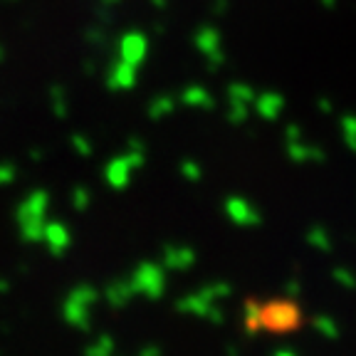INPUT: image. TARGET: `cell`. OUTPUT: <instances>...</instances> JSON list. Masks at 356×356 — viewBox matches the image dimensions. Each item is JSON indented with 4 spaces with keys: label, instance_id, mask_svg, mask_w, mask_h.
Here are the masks:
<instances>
[{
    "label": "cell",
    "instance_id": "obj_1",
    "mask_svg": "<svg viewBox=\"0 0 356 356\" xmlns=\"http://www.w3.org/2000/svg\"><path fill=\"white\" fill-rule=\"evenodd\" d=\"M47 206H50V198H47L44 191H35V193H30L20 203V208H17V222H20V235L25 243L42 240Z\"/></svg>",
    "mask_w": 356,
    "mask_h": 356
},
{
    "label": "cell",
    "instance_id": "obj_2",
    "mask_svg": "<svg viewBox=\"0 0 356 356\" xmlns=\"http://www.w3.org/2000/svg\"><path fill=\"white\" fill-rule=\"evenodd\" d=\"M97 302H99V292H97V289H92L89 284H79L72 295L65 300L62 314H65V319L72 324V327L87 332V329H89V317H92V305H97Z\"/></svg>",
    "mask_w": 356,
    "mask_h": 356
},
{
    "label": "cell",
    "instance_id": "obj_3",
    "mask_svg": "<svg viewBox=\"0 0 356 356\" xmlns=\"http://www.w3.org/2000/svg\"><path fill=\"white\" fill-rule=\"evenodd\" d=\"M131 287L136 295H144L146 300H161L166 289V277L163 270L156 262H141L131 275Z\"/></svg>",
    "mask_w": 356,
    "mask_h": 356
},
{
    "label": "cell",
    "instance_id": "obj_4",
    "mask_svg": "<svg viewBox=\"0 0 356 356\" xmlns=\"http://www.w3.org/2000/svg\"><path fill=\"white\" fill-rule=\"evenodd\" d=\"M178 312H184V314H191V317H200V319H211L216 324H222V312L216 309L211 297L200 289L195 295H188L176 305Z\"/></svg>",
    "mask_w": 356,
    "mask_h": 356
},
{
    "label": "cell",
    "instance_id": "obj_5",
    "mask_svg": "<svg viewBox=\"0 0 356 356\" xmlns=\"http://www.w3.org/2000/svg\"><path fill=\"white\" fill-rule=\"evenodd\" d=\"M42 240H44V245H47V250H50L55 257H62L67 252V248L72 245V235H70L67 225L65 222H57V220L44 222Z\"/></svg>",
    "mask_w": 356,
    "mask_h": 356
},
{
    "label": "cell",
    "instance_id": "obj_6",
    "mask_svg": "<svg viewBox=\"0 0 356 356\" xmlns=\"http://www.w3.org/2000/svg\"><path fill=\"white\" fill-rule=\"evenodd\" d=\"M225 213H228V218L235 225H243V228H250V225H257V222L262 220L260 213H257L245 198H240V195H230V198L225 200Z\"/></svg>",
    "mask_w": 356,
    "mask_h": 356
},
{
    "label": "cell",
    "instance_id": "obj_7",
    "mask_svg": "<svg viewBox=\"0 0 356 356\" xmlns=\"http://www.w3.org/2000/svg\"><path fill=\"white\" fill-rule=\"evenodd\" d=\"M131 171L134 166L129 163L127 156H117V159H111L109 166H106V181L114 191H124L131 181Z\"/></svg>",
    "mask_w": 356,
    "mask_h": 356
},
{
    "label": "cell",
    "instance_id": "obj_8",
    "mask_svg": "<svg viewBox=\"0 0 356 356\" xmlns=\"http://www.w3.org/2000/svg\"><path fill=\"white\" fill-rule=\"evenodd\" d=\"M163 265L168 267V270H188V267H193L195 262V252L191 250V248H178V245H168V248H163Z\"/></svg>",
    "mask_w": 356,
    "mask_h": 356
},
{
    "label": "cell",
    "instance_id": "obj_9",
    "mask_svg": "<svg viewBox=\"0 0 356 356\" xmlns=\"http://www.w3.org/2000/svg\"><path fill=\"white\" fill-rule=\"evenodd\" d=\"M287 154L292 161L305 163V161H324V151L314 149V146L305 144L300 136H289L287 139Z\"/></svg>",
    "mask_w": 356,
    "mask_h": 356
},
{
    "label": "cell",
    "instance_id": "obj_10",
    "mask_svg": "<svg viewBox=\"0 0 356 356\" xmlns=\"http://www.w3.org/2000/svg\"><path fill=\"white\" fill-rule=\"evenodd\" d=\"M131 297H136V292H134V287H131V282H129V280L111 282L109 287L104 289V300L109 302L114 309H119V307H127L129 302H131Z\"/></svg>",
    "mask_w": 356,
    "mask_h": 356
},
{
    "label": "cell",
    "instance_id": "obj_11",
    "mask_svg": "<svg viewBox=\"0 0 356 356\" xmlns=\"http://www.w3.org/2000/svg\"><path fill=\"white\" fill-rule=\"evenodd\" d=\"M255 109L260 117H265L267 122H273V119H277L280 111H282V97H277V95L260 97V99L255 102Z\"/></svg>",
    "mask_w": 356,
    "mask_h": 356
},
{
    "label": "cell",
    "instance_id": "obj_12",
    "mask_svg": "<svg viewBox=\"0 0 356 356\" xmlns=\"http://www.w3.org/2000/svg\"><path fill=\"white\" fill-rule=\"evenodd\" d=\"M114 349H117L114 339H111L109 334H102L95 344L84 349V356H114Z\"/></svg>",
    "mask_w": 356,
    "mask_h": 356
},
{
    "label": "cell",
    "instance_id": "obj_13",
    "mask_svg": "<svg viewBox=\"0 0 356 356\" xmlns=\"http://www.w3.org/2000/svg\"><path fill=\"white\" fill-rule=\"evenodd\" d=\"M124 57H127L129 65H136L144 57V40L141 38H129L124 42Z\"/></svg>",
    "mask_w": 356,
    "mask_h": 356
},
{
    "label": "cell",
    "instance_id": "obj_14",
    "mask_svg": "<svg viewBox=\"0 0 356 356\" xmlns=\"http://www.w3.org/2000/svg\"><path fill=\"white\" fill-rule=\"evenodd\" d=\"M184 102L191 106H206V109H211L213 106V99L208 97V92L206 89H198V87L188 89V92L184 95Z\"/></svg>",
    "mask_w": 356,
    "mask_h": 356
},
{
    "label": "cell",
    "instance_id": "obj_15",
    "mask_svg": "<svg viewBox=\"0 0 356 356\" xmlns=\"http://www.w3.org/2000/svg\"><path fill=\"white\" fill-rule=\"evenodd\" d=\"M307 240H309V245L319 248L322 252L332 250V240H329V235H327V230H324V228H312L309 235H307Z\"/></svg>",
    "mask_w": 356,
    "mask_h": 356
},
{
    "label": "cell",
    "instance_id": "obj_16",
    "mask_svg": "<svg viewBox=\"0 0 356 356\" xmlns=\"http://www.w3.org/2000/svg\"><path fill=\"white\" fill-rule=\"evenodd\" d=\"M314 327L319 329V332L327 337V339H337L339 337V327H337V322H332V317H314Z\"/></svg>",
    "mask_w": 356,
    "mask_h": 356
},
{
    "label": "cell",
    "instance_id": "obj_17",
    "mask_svg": "<svg viewBox=\"0 0 356 356\" xmlns=\"http://www.w3.org/2000/svg\"><path fill=\"white\" fill-rule=\"evenodd\" d=\"M111 84L114 87H122V89H127V87H131L134 84V72H131V65H122L114 72V79H111Z\"/></svg>",
    "mask_w": 356,
    "mask_h": 356
},
{
    "label": "cell",
    "instance_id": "obj_18",
    "mask_svg": "<svg viewBox=\"0 0 356 356\" xmlns=\"http://www.w3.org/2000/svg\"><path fill=\"white\" fill-rule=\"evenodd\" d=\"M203 292H206V295L216 302L218 297H230V292H233V289H230L228 282H211L208 287H203Z\"/></svg>",
    "mask_w": 356,
    "mask_h": 356
},
{
    "label": "cell",
    "instance_id": "obj_19",
    "mask_svg": "<svg viewBox=\"0 0 356 356\" xmlns=\"http://www.w3.org/2000/svg\"><path fill=\"white\" fill-rule=\"evenodd\" d=\"M181 173H184L186 181H200V176H203V171H200V166L195 161H191V159H186L184 163H181Z\"/></svg>",
    "mask_w": 356,
    "mask_h": 356
},
{
    "label": "cell",
    "instance_id": "obj_20",
    "mask_svg": "<svg viewBox=\"0 0 356 356\" xmlns=\"http://www.w3.org/2000/svg\"><path fill=\"white\" fill-rule=\"evenodd\" d=\"M250 99H255V95H252V92L248 87H243V84H238V87H230V102H240V104H248Z\"/></svg>",
    "mask_w": 356,
    "mask_h": 356
},
{
    "label": "cell",
    "instance_id": "obj_21",
    "mask_svg": "<svg viewBox=\"0 0 356 356\" xmlns=\"http://www.w3.org/2000/svg\"><path fill=\"white\" fill-rule=\"evenodd\" d=\"M72 206L77 208V211H87V206H89V191L87 188H74Z\"/></svg>",
    "mask_w": 356,
    "mask_h": 356
},
{
    "label": "cell",
    "instance_id": "obj_22",
    "mask_svg": "<svg viewBox=\"0 0 356 356\" xmlns=\"http://www.w3.org/2000/svg\"><path fill=\"white\" fill-rule=\"evenodd\" d=\"M168 111H173V102L171 99H159L154 106H151V119L163 117V114H168Z\"/></svg>",
    "mask_w": 356,
    "mask_h": 356
},
{
    "label": "cell",
    "instance_id": "obj_23",
    "mask_svg": "<svg viewBox=\"0 0 356 356\" xmlns=\"http://www.w3.org/2000/svg\"><path fill=\"white\" fill-rule=\"evenodd\" d=\"M341 127H344V134H346V144L356 151V119L351 117V122H349V117H346Z\"/></svg>",
    "mask_w": 356,
    "mask_h": 356
},
{
    "label": "cell",
    "instance_id": "obj_24",
    "mask_svg": "<svg viewBox=\"0 0 356 356\" xmlns=\"http://www.w3.org/2000/svg\"><path fill=\"white\" fill-rule=\"evenodd\" d=\"M332 277L337 280V282H339V284H344V287H354V284H356V280L351 277V275L346 273V270H334Z\"/></svg>",
    "mask_w": 356,
    "mask_h": 356
},
{
    "label": "cell",
    "instance_id": "obj_25",
    "mask_svg": "<svg viewBox=\"0 0 356 356\" xmlns=\"http://www.w3.org/2000/svg\"><path fill=\"white\" fill-rule=\"evenodd\" d=\"M72 144H74V149H77L79 154L84 156V159H87V156H92V144H89V141L84 139V136H74Z\"/></svg>",
    "mask_w": 356,
    "mask_h": 356
},
{
    "label": "cell",
    "instance_id": "obj_26",
    "mask_svg": "<svg viewBox=\"0 0 356 356\" xmlns=\"http://www.w3.org/2000/svg\"><path fill=\"white\" fill-rule=\"evenodd\" d=\"M15 178V168L13 166H0V184H10Z\"/></svg>",
    "mask_w": 356,
    "mask_h": 356
},
{
    "label": "cell",
    "instance_id": "obj_27",
    "mask_svg": "<svg viewBox=\"0 0 356 356\" xmlns=\"http://www.w3.org/2000/svg\"><path fill=\"white\" fill-rule=\"evenodd\" d=\"M139 356H161V349L159 346H146V349L139 351Z\"/></svg>",
    "mask_w": 356,
    "mask_h": 356
},
{
    "label": "cell",
    "instance_id": "obj_28",
    "mask_svg": "<svg viewBox=\"0 0 356 356\" xmlns=\"http://www.w3.org/2000/svg\"><path fill=\"white\" fill-rule=\"evenodd\" d=\"M273 356H297V354H292V351H287V349H280V351H275Z\"/></svg>",
    "mask_w": 356,
    "mask_h": 356
}]
</instances>
